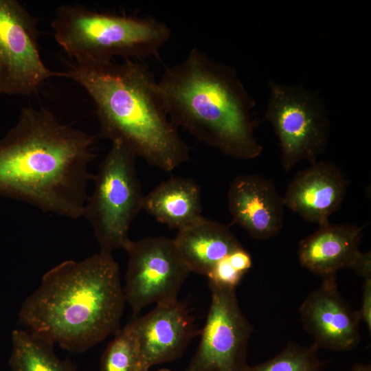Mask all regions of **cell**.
<instances>
[{
	"label": "cell",
	"instance_id": "cell-1",
	"mask_svg": "<svg viewBox=\"0 0 371 371\" xmlns=\"http://www.w3.org/2000/svg\"><path fill=\"white\" fill-rule=\"evenodd\" d=\"M95 141L47 109L23 108L16 124L0 139V195L45 212L82 217Z\"/></svg>",
	"mask_w": 371,
	"mask_h": 371
},
{
	"label": "cell",
	"instance_id": "cell-2",
	"mask_svg": "<svg viewBox=\"0 0 371 371\" xmlns=\"http://www.w3.org/2000/svg\"><path fill=\"white\" fill-rule=\"evenodd\" d=\"M125 303L119 265L112 254L100 251L47 271L18 318L30 333L82 352L120 330Z\"/></svg>",
	"mask_w": 371,
	"mask_h": 371
},
{
	"label": "cell",
	"instance_id": "cell-3",
	"mask_svg": "<svg viewBox=\"0 0 371 371\" xmlns=\"http://www.w3.org/2000/svg\"><path fill=\"white\" fill-rule=\"evenodd\" d=\"M65 77L92 99L100 135L170 172L190 159V148L170 121L147 65L133 59L76 64Z\"/></svg>",
	"mask_w": 371,
	"mask_h": 371
},
{
	"label": "cell",
	"instance_id": "cell-4",
	"mask_svg": "<svg viewBox=\"0 0 371 371\" xmlns=\"http://www.w3.org/2000/svg\"><path fill=\"white\" fill-rule=\"evenodd\" d=\"M175 126L223 153L251 159L262 150L254 134L255 101L233 68L193 48L157 81Z\"/></svg>",
	"mask_w": 371,
	"mask_h": 371
},
{
	"label": "cell",
	"instance_id": "cell-5",
	"mask_svg": "<svg viewBox=\"0 0 371 371\" xmlns=\"http://www.w3.org/2000/svg\"><path fill=\"white\" fill-rule=\"evenodd\" d=\"M51 26L56 42L78 64L156 55L171 34L157 19L99 12L79 5L58 7Z\"/></svg>",
	"mask_w": 371,
	"mask_h": 371
},
{
	"label": "cell",
	"instance_id": "cell-6",
	"mask_svg": "<svg viewBox=\"0 0 371 371\" xmlns=\"http://www.w3.org/2000/svg\"><path fill=\"white\" fill-rule=\"evenodd\" d=\"M136 155L121 142H111L100 162L94 186L88 195L84 216L91 227L102 252L125 249L131 240L128 231L139 211L144 195L137 177Z\"/></svg>",
	"mask_w": 371,
	"mask_h": 371
},
{
	"label": "cell",
	"instance_id": "cell-7",
	"mask_svg": "<svg viewBox=\"0 0 371 371\" xmlns=\"http://www.w3.org/2000/svg\"><path fill=\"white\" fill-rule=\"evenodd\" d=\"M265 115L278 138L283 168L287 171L300 161H317L329 137V120L324 102L302 85L269 82Z\"/></svg>",
	"mask_w": 371,
	"mask_h": 371
},
{
	"label": "cell",
	"instance_id": "cell-8",
	"mask_svg": "<svg viewBox=\"0 0 371 371\" xmlns=\"http://www.w3.org/2000/svg\"><path fill=\"white\" fill-rule=\"evenodd\" d=\"M124 293L133 315L145 306L177 300L181 286L191 273L174 239L150 236L131 240Z\"/></svg>",
	"mask_w": 371,
	"mask_h": 371
},
{
	"label": "cell",
	"instance_id": "cell-9",
	"mask_svg": "<svg viewBox=\"0 0 371 371\" xmlns=\"http://www.w3.org/2000/svg\"><path fill=\"white\" fill-rule=\"evenodd\" d=\"M57 76L65 73L42 60L36 19L18 1L0 0V94L29 95Z\"/></svg>",
	"mask_w": 371,
	"mask_h": 371
},
{
	"label": "cell",
	"instance_id": "cell-10",
	"mask_svg": "<svg viewBox=\"0 0 371 371\" xmlns=\"http://www.w3.org/2000/svg\"><path fill=\"white\" fill-rule=\"evenodd\" d=\"M209 288L210 309L186 371H245L252 326L239 306L236 289L210 283Z\"/></svg>",
	"mask_w": 371,
	"mask_h": 371
},
{
	"label": "cell",
	"instance_id": "cell-11",
	"mask_svg": "<svg viewBox=\"0 0 371 371\" xmlns=\"http://www.w3.org/2000/svg\"><path fill=\"white\" fill-rule=\"evenodd\" d=\"M299 313L318 348L348 351L357 346L360 316L340 296L336 275L322 278L321 286L306 298Z\"/></svg>",
	"mask_w": 371,
	"mask_h": 371
},
{
	"label": "cell",
	"instance_id": "cell-12",
	"mask_svg": "<svg viewBox=\"0 0 371 371\" xmlns=\"http://www.w3.org/2000/svg\"><path fill=\"white\" fill-rule=\"evenodd\" d=\"M130 324L145 370L178 359L197 334L192 317L178 300L157 304L149 313Z\"/></svg>",
	"mask_w": 371,
	"mask_h": 371
},
{
	"label": "cell",
	"instance_id": "cell-13",
	"mask_svg": "<svg viewBox=\"0 0 371 371\" xmlns=\"http://www.w3.org/2000/svg\"><path fill=\"white\" fill-rule=\"evenodd\" d=\"M227 204L233 221L255 238H271L282 229L283 198L269 179L254 174L236 176L228 189Z\"/></svg>",
	"mask_w": 371,
	"mask_h": 371
},
{
	"label": "cell",
	"instance_id": "cell-14",
	"mask_svg": "<svg viewBox=\"0 0 371 371\" xmlns=\"http://www.w3.org/2000/svg\"><path fill=\"white\" fill-rule=\"evenodd\" d=\"M346 179L335 165L315 161L299 172L289 184L284 205L304 219L326 225L341 205L346 192Z\"/></svg>",
	"mask_w": 371,
	"mask_h": 371
},
{
	"label": "cell",
	"instance_id": "cell-15",
	"mask_svg": "<svg viewBox=\"0 0 371 371\" xmlns=\"http://www.w3.org/2000/svg\"><path fill=\"white\" fill-rule=\"evenodd\" d=\"M363 228L348 224L319 226L300 243L301 265L322 278L336 275L341 269L350 268L360 252Z\"/></svg>",
	"mask_w": 371,
	"mask_h": 371
},
{
	"label": "cell",
	"instance_id": "cell-16",
	"mask_svg": "<svg viewBox=\"0 0 371 371\" xmlns=\"http://www.w3.org/2000/svg\"><path fill=\"white\" fill-rule=\"evenodd\" d=\"M174 241L190 271L204 276L242 247L227 226L203 216L179 230Z\"/></svg>",
	"mask_w": 371,
	"mask_h": 371
},
{
	"label": "cell",
	"instance_id": "cell-17",
	"mask_svg": "<svg viewBox=\"0 0 371 371\" xmlns=\"http://www.w3.org/2000/svg\"><path fill=\"white\" fill-rule=\"evenodd\" d=\"M142 210L179 231L202 216L201 189L191 179L170 178L144 195Z\"/></svg>",
	"mask_w": 371,
	"mask_h": 371
},
{
	"label": "cell",
	"instance_id": "cell-18",
	"mask_svg": "<svg viewBox=\"0 0 371 371\" xmlns=\"http://www.w3.org/2000/svg\"><path fill=\"white\" fill-rule=\"evenodd\" d=\"M11 341V371H78L56 355L53 344L26 330H14Z\"/></svg>",
	"mask_w": 371,
	"mask_h": 371
},
{
	"label": "cell",
	"instance_id": "cell-19",
	"mask_svg": "<svg viewBox=\"0 0 371 371\" xmlns=\"http://www.w3.org/2000/svg\"><path fill=\"white\" fill-rule=\"evenodd\" d=\"M100 371H145L130 322L115 333L106 348L101 358Z\"/></svg>",
	"mask_w": 371,
	"mask_h": 371
},
{
	"label": "cell",
	"instance_id": "cell-20",
	"mask_svg": "<svg viewBox=\"0 0 371 371\" xmlns=\"http://www.w3.org/2000/svg\"><path fill=\"white\" fill-rule=\"evenodd\" d=\"M318 348L313 344L303 347L293 342L272 359L253 366L245 371H322V363L317 357Z\"/></svg>",
	"mask_w": 371,
	"mask_h": 371
},
{
	"label": "cell",
	"instance_id": "cell-21",
	"mask_svg": "<svg viewBox=\"0 0 371 371\" xmlns=\"http://www.w3.org/2000/svg\"><path fill=\"white\" fill-rule=\"evenodd\" d=\"M227 256L218 261L206 276L209 283L216 286L236 289L243 274L231 264Z\"/></svg>",
	"mask_w": 371,
	"mask_h": 371
},
{
	"label": "cell",
	"instance_id": "cell-22",
	"mask_svg": "<svg viewBox=\"0 0 371 371\" xmlns=\"http://www.w3.org/2000/svg\"><path fill=\"white\" fill-rule=\"evenodd\" d=\"M361 321H363L371 331V278L364 279L363 285L362 303L358 311Z\"/></svg>",
	"mask_w": 371,
	"mask_h": 371
},
{
	"label": "cell",
	"instance_id": "cell-23",
	"mask_svg": "<svg viewBox=\"0 0 371 371\" xmlns=\"http://www.w3.org/2000/svg\"><path fill=\"white\" fill-rule=\"evenodd\" d=\"M227 257L231 264L243 275L252 265L251 257L243 246L231 252Z\"/></svg>",
	"mask_w": 371,
	"mask_h": 371
},
{
	"label": "cell",
	"instance_id": "cell-24",
	"mask_svg": "<svg viewBox=\"0 0 371 371\" xmlns=\"http://www.w3.org/2000/svg\"><path fill=\"white\" fill-rule=\"evenodd\" d=\"M350 269L357 275L363 279L371 278V254L370 251L365 253L359 252L356 257Z\"/></svg>",
	"mask_w": 371,
	"mask_h": 371
},
{
	"label": "cell",
	"instance_id": "cell-25",
	"mask_svg": "<svg viewBox=\"0 0 371 371\" xmlns=\"http://www.w3.org/2000/svg\"><path fill=\"white\" fill-rule=\"evenodd\" d=\"M351 371H371V366L369 364H359L356 363L352 367Z\"/></svg>",
	"mask_w": 371,
	"mask_h": 371
},
{
	"label": "cell",
	"instance_id": "cell-26",
	"mask_svg": "<svg viewBox=\"0 0 371 371\" xmlns=\"http://www.w3.org/2000/svg\"><path fill=\"white\" fill-rule=\"evenodd\" d=\"M145 371H149V370H145ZM159 371H170L169 370H165V369H163V370H160Z\"/></svg>",
	"mask_w": 371,
	"mask_h": 371
}]
</instances>
